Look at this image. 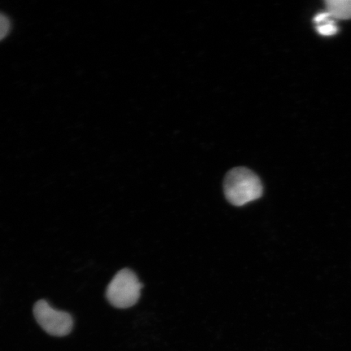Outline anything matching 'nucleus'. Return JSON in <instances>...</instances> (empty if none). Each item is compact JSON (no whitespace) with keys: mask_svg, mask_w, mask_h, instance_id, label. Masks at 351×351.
Instances as JSON below:
<instances>
[{"mask_svg":"<svg viewBox=\"0 0 351 351\" xmlns=\"http://www.w3.org/2000/svg\"><path fill=\"white\" fill-rule=\"evenodd\" d=\"M223 191L228 201L241 207L262 197L263 187L258 176L247 168L232 169L226 176Z\"/></svg>","mask_w":351,"mask_h":351,"instance_id":"f257e3e1","label":"nucleus"},{"mask_svg":"<svg viewBox=\"0 0 351 351\" xmlns=\"http://www.w3.org/2000/svg\"><path fill=\"white\" fill-rule=\"evenodd\" d=\"M143 285L133 271L122 269L114 276L108 285L106 297L117 308L125 309L137 304Z\"/></svg>","mask_w":351,"mask_h":351,"instance_id":"f03ea898","label":"nucleus"},{"mask_svg":"<svg viewBox=\"0 0 351 351\" xmlns=\"http://www.w3.org/2000/svg\"><path fill=\"white\" fill-rule=\"evenodd\" d=\"M34 315L39 326L48 335L64 337L72 331V315L66 311L54 309L46 300H39L34 304Z\"/></svg>","mask_w":351,"mask_h":351,"instance_id":"7ed1b4c3","label":"nucleus"},{"mask_svg":"<svg viewBox=\"0 0 351 351\" xmlns=\"http://www.w3.org/2000/svg\"><path fill=\"white\" fill-rule=\"evenodd\" d=\"M326 4L327 12L332 19L339 20L351 19V0H328Z\"/></svg>","mask_w":351,"mask_h":351,"instance_id":"20e7f679","label":"nucleus"},{"mask_svg":"<svg viewBox=\"0 0 351 351\" xmlns=\"http://www.w3.org/2000/svg\"><path fill=\"white\" fill-rule=\"evenodd\" d=\"M317 32L323 36H332L337 33V27L332 19L317 25Z\"/></svg>","mask_w":351,"mask_h":351,"instance_id":"39448f33","label":"nucleus"},{"mask_svg":"<svg viewBox=\"0 0 351 351\" xmlns=\"http://www.w3.org/2000/svg\"><path fill=\"white\" fill-rule=\"evenodd\" d=\"M11 29V22L6 15L0 12V41L3 40L10 34Z\"/></svg>","mask_w":351,"mask_h":351,"instance_id":"423d86ee","label":"nucleus"},{"mask_svg":"<svg viewBox=\"0 0 351 351\" xmlns=\"http://www.w3.org/2000/svg\"><path fill=\"white\" fill-rule=\"evenodd\" d=\"M332 17L328 12H320L315 16L314 22L317 25L324 23V22L331 20Z\"/></svg>","mask_w":351,"mask_h":351,"instance_id":"0eeeda50","label":"nucleus"}]
</instances>
